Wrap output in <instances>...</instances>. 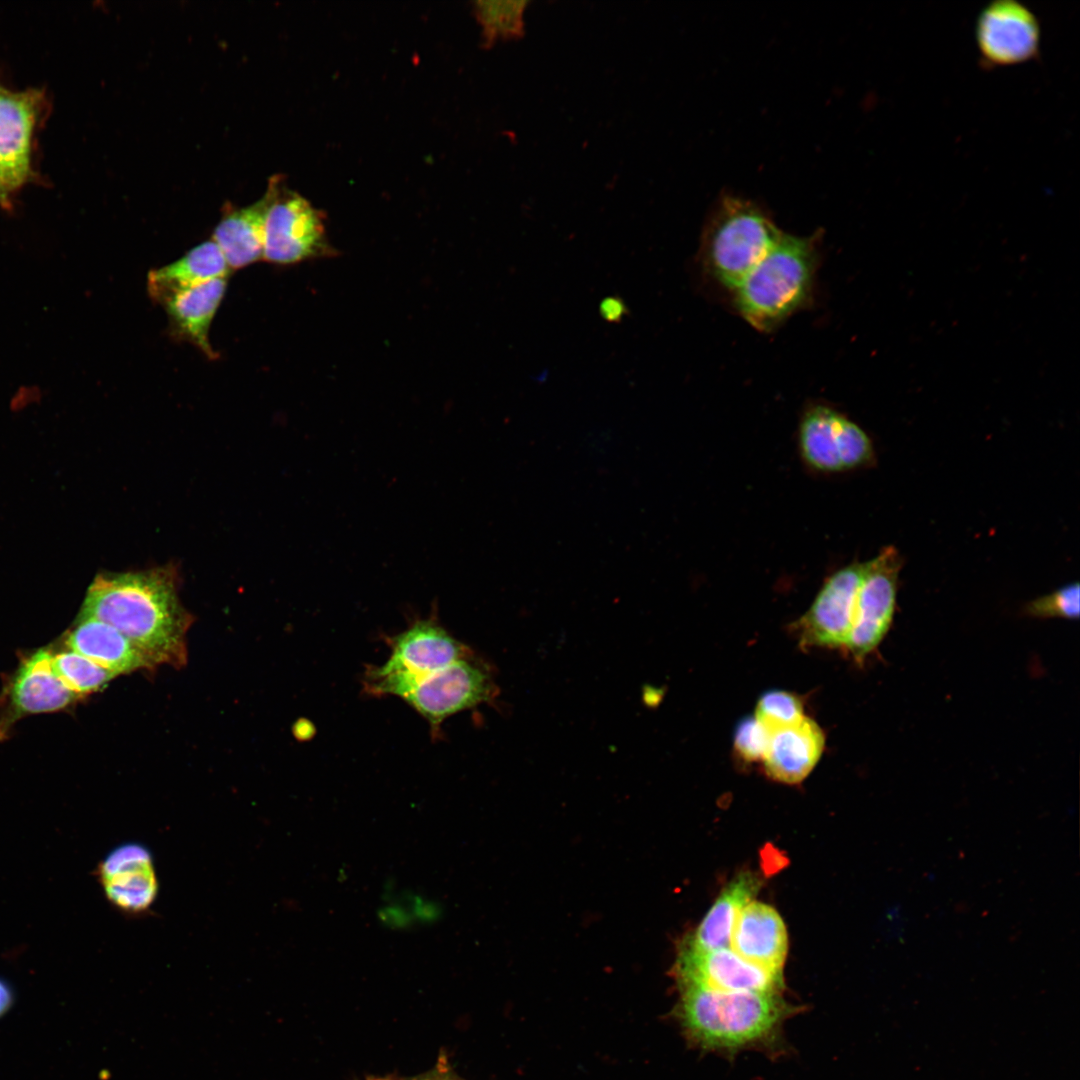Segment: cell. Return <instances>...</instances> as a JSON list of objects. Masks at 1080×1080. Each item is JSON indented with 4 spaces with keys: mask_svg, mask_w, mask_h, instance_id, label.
Instances as JSON below:
<instances>
[{
    "mask_svg": "<svg viewBox=\"0 0 1080 1080\" xmlns=\"http://www.w3.org/2000/svg\"><path fill=\"white\" fill-rule=\"evenodd\" d=\"M78 618H93L122 633L152 664L186 663L192 616L178 596L175 567L97 575Z\"/></svg>",
    "mask_w": 1080,
    "mask_h": 1080,
    "instance_id": "6da1fadb",
    "label": "cell"
},
{
    "mask_svg": "<svg viewBox=\"0 0 1080 1080\" xmlns=\"http://www.w3.org/2000/svg\"><path fill=\"white\" fill-rule=\"evenodd\" d=\"M797 1007L778 992H720L680 987L675 1012L688 1041L721 1054L774 1048Z\"/></svg>",
    "mask_w": 1080,
    "mask_h": 1080,
    "instance_id": "7a4b0ae2",
    "label": "cell"
},
{
    "mask_svg": "<svg viewBox=\"0 0 1080 1080\" xmlns=\"http://www.w3.org/2000/svg\"><path fill=\"white\" fill-rule=\"evenodd\" d=\"M816 240L783 233L735 291L742 316L759 330H770L810 296L816 269Z\"/></svg>",
    "mask_w": 1080,
    "mask_h": 1080,
    "instance_id": "3957f363",
    "label": "cell"
},
{
    "mask_svg": "<svg viewBox=\"0 0 1080 1080\" xmlns=\"http://www.w3.org/2000/svg\"><path fill=\"white\" fill-rule=\"evenodd\" d=\"M782 231L753 202L723 196L708 225L706 263L712 275L735 290L779 240Z\"/></svg>",
    "mask_w": 1080,
    "mask_h": 1080,
    "instance_id": "277c9868",
    "label": "cell"
},
{
    "mask_svg": "<svg viewBox=\"0 0 1080 1080\" xmlns=\"http://www.w3.org/2000/svg\"><path fill=\"white\" fill-rule=\"evenodd\" d=\"M364 688L371 695L402 698L429 723L433 732L448 717L490 702L498 694L488 664L473 653L419 678L373 682Z\"/></svg>",
    "mask_w": 1080,
    "mask_h": 1080,
    "instance_id": "5b68a950",
    "label": "cell"
},
{
    "mask_svg": "<svg viewBox=\"0 0 1080 1080\" xmlns=\"http://www.w3.org/2000/svg\"><path fill=\"white\" fill-rule=\"evenodd\" d=\"M267 190L270 203L264 227L263 259L288 265L334 253L320 212L308 200L286 188L278 177L271 179Z\"/></svg>",
    "mask_w": 1080,
    "mask_h": 1080,
    "instance_id": "8992f818",
    "label": "cell"
},
{
    "mask_svg": "<svg viewBox=\"0 0 1080 1080\" xmlns=\"http://www.w3.org/2000/svg\"><path fill=\"white\" fill-rule=\"evenodd\" d=\"M391 654L381 666H370L364 681H397L419 678L467 657L473 651L454 638L431 615L417 619L390 639Z\"/></svg>",
    "mask_w": 1080,
    "mask_h": 1080,
    "instance_id": "52a82bcc",
    "label": "cell"
},
{
    "mask_svg": "<svg viewBox=\"0 0 1080 1080\" xmlns=\"http://www.w3.org/2000/svg\"><path fill=\"white\" fill-rule=\"evenodd\" d=\"M901 565L900 555L892 546L884 548L866 562L851 629L844 646L860 663L878 647L890 629Z\"/></svg>",
    "mask_w": 1080,
    "mask_h": 1080,
    "instance_id": "ba28073f",
    "label": "cell"
},
{
    "mask_svg": "<svg viewBox=\"0 0 1080 1080\" xmlns=\"http://www.w3.org/2000/svg\"><path fill=\"white\" fill-rule=\"evenodd\" d=\"M679 987L720 992H778L784 988L783 974L752 964L730 948L707 950L687 939L680 945L674 966Z\"/></svg>",
    "mask_w": 1080,
    "mask_h": 1080,
    "instance_id": "9c48e42d",
    "label": "cell"
},
{
    "mask_svg": "<svg viewBox=\"0 0 1080 1080\" xmlns=\"http://www.w3.org/2000/svg\"><path fill=\"white\" fill-rule=\"evenodd\" d=\"M976 45L985 66L1022 64L1039 55L1041 30L1036 15L1016 0H995L979 13Z\"/></svg>",
    "mask_w": 1080,
    "mask_h": 1080,
    "instance_id": "30bf717a",
    "label": "cell"
},
{
    "mask_svg": "<svg viewBox=\"0 0 1080 1080\" xmlns=\"http://www.w3.org/2000/svg\"><path fill=\"white\" fill-rule=\"evenodd\" d=\"M865 570L866 562H853L825 580L808 610L794 624L803 646H845Z\"/></svg>",
    "mask_w": 1080,
    "mask_h": 1080,
    "instance_id": "8fae6325",
    "label": "cell"
},
{
    "mask_svg": "<svg viewBox=\"0 0 1080 1080\" xmlns=\"http://www.w3.org/2000/svg\"><path fill=\"white\" fill-rule=\"evenodd\" d=\"M104 896L114 909L129 916L150 912L159 881L148 848L126 842L111 849L94 871Z\"/></svg>",
    "mask_w": 1080,
    "mask_h": 1080,
    "instance_id": "7c38bea8",
    "label": "cell"
},
{
    "mask_svg": "<svg viewBox=\"0 0 1080 1080\" xmlns=\"http://www.w3.org/2000/svg\"><path fill=\"white\" fill-rule=\"evenodd\" d=\"M40 100L36 90L0 87V176L10 192L31 174V139Z\"/></svg>",
    "mask_w": 1080,
    "mask_h": 1080,
    "instance_id": "4fadbf2b",
    "label": "cell"
},
{
    "mask_svg": "<svg viewBox=\"0 0 1080 1080\" xmlns=\"http://www.w3.org/2000/svg\"><path fill=\"white\" fill-rule=\"evenodd\" d=\"M730 949L752 964L783 974L788 937L779 913L768 904L749 902L734 923Z\"/></svg>",
    "mask_w": 1080,
    "mask_h": 1080,
    "instance_id": "5bb4252c",
    "label": "cell"
},
{
    "mask_svg": "<svg viewBox=\"0 0 1080 1080\" xmlns=\"http://www.w3.org/2000/svg\"><path fill=\"white\" fill-rule=\"evenodd\" d=\"M763 765L766 774L782 783L801 782L819 761L825 737L812 719L804 716L795 724L769 730Z\"/></svg>",
    "mask_w": 1080,
    "mask_h": 1080,
    "instance_id": "9a60e30c",
    "label": "cell"
},
{
    "mask_svg": "<svg viewBox=\"0 0 1080 1080\" xmlns=\"http://www.w3.org/2000/svg\"><path fill=\"white\" fill-rule=\"evenodd\" d=\"M52 655L40 649L20 665L9 690L15 716L58 711L76 699L56 674Z\"/></svg>",
    "mask_w": 1080,
    "mask_h": 1080,
    "instance_id": "2e32d148",
    "label": "cell"
},
{
    "mask_svg": "<svg viewBox=\"0 0 1080 1080\" xmlns=\"http://www.w3.org/2000/svg\"><path fill=\"white\" fill-rule=\"evenodd\" d=\"M65 644L116 676L154 667L122 633L93 618H78Z\"/></svg>",
    "mask_w": 1080,
    "mask_h": 1080,
    "instance_id": "e0dca14e",
    "label": "cell"
},
{
    "mask_svg": "<svg viewBox=\"0 0 1080 1080\" xmlns=\"http://www.w3.org/2000/svg\"><path fill=\"white\" fill-rule=\"evenodd\" d=\"M226 289L227 277L216 278L176 293L162 303L175 333L209 358L216 357L209 341V329Z\"/></svg>",
    "mask_w": 1080,
    "mask_h": 1080,
    "instance_id": "ac0fdd59",
    "label": "cell"
},
{
    "mask_svg": "<svg viewBox=\"0 0 1080 1080\" xmlns=\"http://www.w3.org/2000/svg\"><path fill=\"white\" fill-rule=\"evenodd\" d=\"M270 203L268 190L257 202L243 208H229L213 232V241L228 266L243 268L263 258L264 227Z\"/></svg>",
    "mask_w": 1080,
    "mask_h": 1080,
    "instance_id": "d6986e66",
    "label": "cell"
},
{
    "mask_svg": "<svg viewBox=\"0 0 1080 1080\" xmlns=\"http://www.w3.org/2000/svg\"><path fill=\"white\" fill-rule=\"evenodd\" d=\"M229 271L230 267L217 244L205 241L177 261L150 271L148 291L152 299L162 304L176 293L227 277Z\"/></svg>",
    "mask_w": 1080,
    "mask_h": 1080,
    "instance_id": "ffe728a7",
    "label": "cell"
},
{
    "mask_svg": "<svg viewBox=\"0 0 1080 1080\" xmlns=\"http://www.w3.org/2000/svg\"><path fill=\"white\" fill-rule=\"evenodd\" d=\"M760 887L761 879L756 874H739L722 890L694 935L686 939L700 949L730 948L731 932L737 916L753 901Z\"/></svg>",
    "mask_w": 1080,
    "mask_h": 1080,
    "instance_id": "44dd1931",
    "label": "cell"
},
{
    "mask_svg": "<svg viewBox=\"0 0 1080 1080\" xmlns=\"http://www.w3.org/2000/svg\"><path fill=\"white\" fill-rule=\"evenodd\" d=\"M843 416L825 405H814L802 415L798 431L799 449L802 459L811 469L823 473L843 472L839 453Z\"/></svg>",
    "mask_w": 1080,
    "mask_h": 1080,
    "instance_id": "7402d4cb",
    "label": "cell"
},
{
    "mask_svg": "<svg viewBox=\"0 0 1080 1080\" xmlns=\"http://www.w3.org/2000/svg\"><path fill=\"white\" fill-rule=\"evenodd\" d=\"M52 664L61 681L77 696L98 690L116 676L70 649L53 654Z\"/></svg>",
    "mask_w": 1080,
    "mask_h": 1080,
    "instance_id": "603a6c76",
    "label": "cell"
},
{
    "mask_svg": "<svg viewBox=\"0 0 1080 1080\" xmlns=\"http://www.w3.org/2000/svg\"><path fill=\"white\" fill-rule=\"evenodd\" d=\"M527 1H478L476 13L489 41L519 36Z\"/></svg>",
    "mask_w": 1080,
    "mask_h": 1080,
    "instance_id": "cb8c5ba5",
    "label": "cell"
},
{
    "mask_svg": "<svg viewBox=\"0 0 1080 1080\" xmlns=\"http://www.w3.org/2000/svg\"><path fill=\"white\" fill-rule=\"evenodd\" d=\"M768 730L797 723L803 717L800 698L790 692L770 690L759 698L754 715Z\"/></svg>",
    "mask_w": 1080,
    "mask_h": 1080,
    "instance_id": "d4e9b609",
    "label": "cell"
},
{
    "mask_svg": "<svg viewBox=\"0 0 1080 1080\" xmlns=\"http://www.w3.org/2000/svg\"><path fill=\"white\" fill-rule=\"evenodd\" d=\"M1079 584L1073 583L1029 602L1026 614L1038 618L1077 619L1079 617Z\"/></svg>",
    "mask_w": 1080,
    "mask_h": 1080,
    "instance_id": "484cf974",
    "label": "cell"
},
{
    "mask_svg": "<svg viewBox=\"0 0 1080 1080\" xmlns=\"http://www.w3.org/2000/svg\"><path fill=\"white\" fill-rule=\"evenodd\" d=\"M769 730L755 717L741 720L734 734L736 753L745 761L762 760L769 742Z\"/></svg>",
    "mask_w": 1080,
    "mask_h": 1080,
    "instance_id": "4316f807",
    "label": "cell"
},
{
    "mask_svg": "<svg viewBox=\"0 0 1080 1080\" xmlns=\"http://www.w3.org/2000/svg\"><path fill=\"white\" fill-rule=\"evenodd\" d=\"M599 313L608 323L617 324L629 314V309L621 297L611 295L602 299Z\"/></svg>",
    "mask_w": 1080,
    "mask_h": 1080,
    "instance_id": "83f0119b",
    "label": "cell"
},
{
    "mask_svg": "<svg viewBox=\"0 0 1080 1080\" xmlns=\"http://www.w3.org/2000/svg\"><path fill=\"white\" fill-rule=\"evenodd\" d=\"M14 1001L15 995L12 986L4 978L0 977V1019L9 1012Z\"/></svg>",
    "mask_w": 1080,
    "mask_h": 1080,
    "instance_id": "f1b7e54d",
    "label": "cell"
},
{
    "mask_svg": "<svg viewBox=\"0 0 1080 1080\" xmlns=\"http://www.w3.org/2000/svg\"><path fill=\"white\" fill-rule=\"evenodd\" d=\"M10 193V190L6 187L0 176V203L5 201Z\"/></svg>",
    "mask_w": 1080,
    "mask_h": 1080,
    "instance_id": "f546056e",
    "label": "cell"
}]
</instances>
